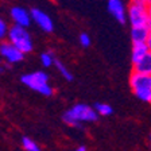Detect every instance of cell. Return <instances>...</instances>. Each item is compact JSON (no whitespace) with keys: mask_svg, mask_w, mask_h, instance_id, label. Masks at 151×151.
I'll return each instance as SVG.
<instances>
[{"mask_svg":"<svg viewBox=\"0 0 151 151\" xmlns=\"http://www.w3.org/2000/svg\"><path fill=\"white\" fill-rule=\"evenodd\" d=\"M7 38H8V42H11L15 47H18L22 53L27 54L34 50L32 38L30 32L27 31V27H22L18 24L11 26L7 30Z\"/></svg>","mask_w":151,"mask_h":151,"instance_id":"3957f363","label":"cell"},{"mask_svg":"<svg viewBox=\"0 0 151 151\" xmlns=\"http://www.w3.org/2000/svg\"><path fill=\"white\" fill-rule=\"evenodd\" d=\"M78 41H80V45H81L82 47H89V46H91V43H92L91 37H89L86 32H82V34L80 35Z\"/></svg>","mask_w":151,"mask_h":151,"instance_id":"e0dca14e","label":"cell"},{"mask_svg":"<svg viewBox=\"0 0 151 151\" xmlns=\"http://www.w3.org/2000/svg\"><path fill=\"white\" fill-rule=\"evenodd\" d=\"M147 14H148V24L151 26V3L147 6Z\"/></svg>","mask_w":151,"mask_h":151,"instance_id":"44dd1931","label":"cell"},{"mask_svg":"<svg viewBox=\"0 0 151 151\" xmlns=\"http://www.w3.org/2000/svg\"><path fill=\"white\" fill-rule=\"evenodd\" d=\"M148 53L146 42H139V43H132V51H131V61L132 65L136 63L142 57H145Z\"/></svg>","mask_w":151,"mask_h":151,"instance_id":"7c38bea8","label":"cell"},{"mask_svg":"<svg viewBox=\"0 0 151 151\" xmlns=\"http://www.w3.org/2000/svg\"><path fill=\"white\" fill-rule=\"evenodd\" d=\"M129 86L132 93L143 103L151 104V74L132 70L129 76Z\"/></svg>","mask_w":151,"mask_h":151,"instance_id":"7a4b0ae2","label":"cell"},{"mask_svg":"<svg viewBox=\"0 0 151 151\" xmlns=\"http://www.w3.org/2000/svg\"><path fill=\"white\" fill-rule=\"evenodd\" d=\"M7 30H8V27H7L6 22L0 18V39H3L4 37H7Z\"/></svg>","mask_w":151,"mask_h":151,"instance_id":"ac0fdd59","label":"cell"},{"mask_svg":"<svg viewBox=\"0 0 151 151\" xmlns=\"http://www.w3.org/2000/svg\"><path fill=\"white\" fill-rule=\"evenodd\" d=\"M129 4H136V6H146L147 7L148 4V0H129Z\"/></svg>","mask_w":151,"mask_h":151,"instance_id":"d6986e66","label":"cell"},{"mask_svg":"<svg viewBox=\"0 0 151 151\" xmlns=\"http://www.w3.org/2000/svg\"><path fill=\"white\" fill-rule=\"evenodd\" d=\"M3 70H4V69L1 68V66H0V73H3Z\"/></svg>","mask_w":151,"mask_h":151,"instance_id":"603a6c76","label":"cell"},{"mask_svg":"<svg viewBox=\"0 0 151 151\" xmlns=\"http://www.w3.org/2000/svg\"><path fill=\"white\" fill-rule=\"evenodd\" d=\"M63 122L68 126H72L74 128H81L82 123H93L99 119L97 112L94 111L93 107L88 105V104H76L70 108L69 111H66L62 116Z\"/></svg>","mask_w":151,"mask_h":151,"instance_id":"6da1fadb","label":"cell"},{"mask_svg":"<svg viewBox=\"0 0 151 151\" xmlns=\"http://www.w3.org/2000/svg\"><path fill=\"white\" fill-rule=\"evenodd\" d=\"M148 3H151V0H148Z\"/></svg>","mask_w":151,"mask_h":151,"instance_id":"cb8c5ba5","label":"cell"},{"mask_svg":"<svg viewBox=\"0 0 151 151\" xmlns=\"http://www.w3.org/2000/svg\"><path fill=\"white\" fill-rule=\"evenodd\" d=\"M22 82L30 89L43 94L46 97H50V96L54 94L53 86L49 84V76L45 72H42V70L24 74L22 77Z\"/></svg>","mask_w":151,"mask_h":151,"instance_id":"277c9868","label":"cell"},{"mask_svg":"<svg viewBox=\"0 0 151 151\" xmlns=\"http://www.w3.org/2000/svg\"><path fill=\"white\" fill-rule=\"evenodd\" d=\"M54 61H55V57L51 51H46V53L41 54V62L43 68H50L54 65Z\"/></svg>","mask_w":151,"mask_h":151,"instance_id":"2e32d148","label":"cell"},{"mask_svg":"<svg viewBox=\"0 0 151 151\" xmlns=\"http://www.w3.org/2000/svg\"><path fill=\"white\" fill-rule=\"evenodd\" d=\"M11 18H12L15 24L22 26V27H28L32 22L30 11H27L23 7H14V8H11Z\"/></svg>","mask_w":151,"mask_h":151,"instance_id":"9c48e42d","label":"cell"},{"mask_svg":"<svg viewBox=\"0 0 151 151\" xmlns=\"http://www.w3.org/2000/svg\"><path fill=\"white\" fill-rule=\"evenodd\" d=\"M132 70L135 72H140L145 74H151V51H148L145 57H142L136 63H134Z\"/></svg>","mask_w":151,"mask_h":151,"instance_id":"8fae6325","label":"cell"},{"mask_svg":"<svg viewBox=\"0 0 151 151\" xmlns=\"http://www.w3.org/2000/svg\"><path fill=\"white\" fill-rule=\"evenodd\" d=\"M93 108L97 112L99 116H109V115L113 113V108L111 107L109 104H105V103H97Z\"/></svg>","mask_w":151,"mask_h":151,"instance_id":"4fadbf2b","label":"cell"},{"mask_svg":"<svg viewBox=\"0 0 151 151\" xmlns=\"http://www.w3.org/2000/svg\"><path fill=\"white\" fill-rule=\"evenodd\" d=\"M148 31H150V24L146 26H132L131 27V41L132 43H139V42H146Z\"/></svg>","mask_w":151,"mask_h":151,"instance_id":"30bf717a","label":"cell"},{"mask_svg":"<svg viewBox=\"0 0 151 151\" xmlns=\"http://www.w3.org/2000/svg\"><path fill=\"white\" fill-rule=\"evenodd\" d=\"M22 146L26 151H42L37 142L32 140L31 138H27V136L22 139Z\"/></svg>","mask_w":151,"mask_h":151,"instance_id":"9a60e30c","label":"cell"},{"mask_svg":"<svg viewBox=\"0 0 151 151\" xmlns=\"http://www.w3.org/2000/svg\"><path fill=\"white\" fill-rule=\"evenodd\" d=\"M54 66L58 69V72L61 73V76H62L65 80H68V81H72V80H73L72 73L69 72V69H68V68H66V66L63 65L60 60H57V58H55V61H54Z\"/></svg>","mask_w":151,"mask_h":151,"instance_id":"5bb4252c","label":"cell"},{"mask_svg":"<svg viewBox=\"0 0 151 151\" xmlns=\"http://www.w3.org/2000/svg\"><path fill=\"white\" fill-rule=\"evenodd\" d=\"M24 53L15 47L11 42H3L0 43V57H3L8 63H19L24 60Z\"/></svg>","mask_w":151,"mask_h":151,"instance_id":"8992f818","label":"cell"},{"mask_svg":"<svg viewBox=\"0 0 151 151\" xmlns=\"http://www.w3.org/2000/svg\"><path fill=\"white\" fill-rule=\"evenodd\" d=\"M127 20L132 26H146L148 24V14L146 6L129 4L127 8Z\"/></svg>","mask_w":151,"mask_h":151,"instance_id":"5b68a950","label":"cell"},{"mask_svg":"<svg viewBox=\"0 0 151 151\" xmlns=\"http://www.w3.org/2000/svg\"><path fill=\"white\" fill-rule=\"evenodd\" d=\"M108 11L119 23L127 22V8L123 0H108Z\"/></svg>","mask_w":151,"mask_h":151,"instance_id":"ba28073f","label":"cell"},{"mask_svg":"<svg viewBox=\"0 0 151 151\" xmlns=\"http://www.w3.org/2000/svg\"><path fill=\"white\" fill-rule=\"evenodd\" d=\"M146 45H147V49H148V51H151V26H150V31H148L147 39H146Z\"/></svg>","mask_w":151,"mask_h":151,"instance_id":"ffe728a7","label":"cell"},{"mask_svg":"<svg viewBox=\"0 0 151 151\" xmlns=\"http://www.w3.org/2000/svg\"><path fill=\"white\" fill-rule=\"evenodd\" d=\"M30 15H31V20H34L41 30H43L45 32H53L54 30L53 19L47 15L45 11H42L39 8H32L30 11Z\"/></svg>","mask_w":151,"mask_h":151,"instance_id":"52a82bcc","label":"cell"},{"mask_svg":"<svg viewBox=\"0 0 151 151\" xmlns=\"http://www.w3.org/2000/svg\"><path fill=\"white\" fill-rule=\"evenodd\" d=\"M150 139H151V136H150Z\"/></svg>","mask_w":151,"mask_h":151,"instance_id":"d4e9b609","label":"cell"},{"mask_svg":"<svg viewBox=\"0 0 151 151\" xmlns=\"http://www.w3.org/2000/svg\"><path fill=\"white\" fill-rule=\"evenodd\" d=\"M76 151H88L85 146H78V147L76 148Z\"/></svg>","mask_w":151,"mask_h":151,"instance_id":"7402d4cb","label":"cell"}]
</instances>
